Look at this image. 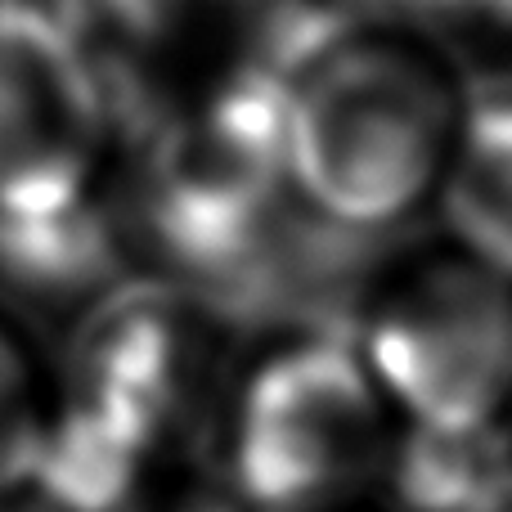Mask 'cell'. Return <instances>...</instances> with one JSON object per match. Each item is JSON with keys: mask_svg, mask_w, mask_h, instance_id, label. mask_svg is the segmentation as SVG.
Segmentation results:
<instances>
[{"mask_svg": "<svg viewBox=\"0 0 512 512\" xmlns=\"http://www.w3.org/2000/svg\"><path fill=\"white\" fill-rule=\"evenodd\" d=\"M391 405L360 351L292 342L256 364L234 409L239 495L265 512H324L378 472Z\"/></svg>", "mask_w": 512, "mask_h": 512, "instance_id": "obj_4", "label": "cell"}, {"mask_svg": "<svg viewBox=\"0 0 512 512\" xmlns=\"http://www.w3.org/2000/svg\"><path fill=\"white\" fill-rule=\"evenodd\" d=\"M54 405L45 396L36 355L0 319V499L36 477Z\"/></svg>", "mask_w": 512, "mask_h": 512, "instance_id": "obj_8", "label": "cell"}, {"mask_svg": "<svg viewBox=\"0 0 512 512\" xmlns=\"http://www.w3.org/2000/svg\"><path fill=\"white\" fill-rule=\"evenodd\" d=\"M117 512H243V504L212 486H153L131 495Z\"/></svg>", "mask_w": 512, "mask_h": 512, "instance_id": "obj_9", "label": "cell"}, {"mask_svg": "<svg viewBox=\"0 0 512 512\" xmlns=\"http://www.w3.org/2000/svg\"><path fill=\"white\" fill-rule=\"evenodd\" d=\"M468 86L405 32L315 41L283 77L288 194L337 230H387L436 203Z\"/></svg>", "mask_w": 512, "mask_h": 512, "instance_id": "obj_1", "label": "cell"}, {"mask_svg": "<svg viewBox=\"0 0 512 512\" xmlns=\"http://www.w3.org/2000/svg\"><path fill=\"white\" fill-rule=\"evenodd\" d=\"M117 113L77 23L0 0V221H41L104 194Z\"/></svg>", "mask_w": 512, "mask_h": 512, "instance_id": "obj_5", "label": "cell"}, {"mask_svg": "<svg viewBox=\"0 0 512 512\" xmlns=\"http://www.w3.org/2000/svg\"><path fill=\"white\" fill-rule=\"evenodd\" d=\"M122 216L108 189L90 203L41 221H0V279L32 297H81L117 261Z\"/></svg>", "mask_w": 512, "mask_h": 512, "instance_id": "obj_7", "label": "cell"}, {"mask_svg": "<svg viewBox=\"0 0 512 512\" xmlns=\"http://www.w3.org/2000/svg\"><path fill=\"white\" fill-rule=\"evenodd\" d=\"M41 5L59 9V14H81V9H86V5H95V0H41Z\"/></svg>", "mask_w": 512, "mask_h": 512, "instance_id": "obj_12", "label": "cell"}, {"mask_svg": "<svg viewBox=\"0 0 512 512\" xmlns=\"http://www.w3.org/2000/svg\"><path fill=\"white\" fill-rule=\"evenodd\" d=\"M364 5L391 18H441V14H468L472 0H364Z\"/></svg>", "mask_w": 512, "mask_h": 512, "instance_id": "obj_10", "label": "cell"}, {"mask_svg": "<svg viewBox=\"0 0 512 512\" xmlns=\"http://www.w3.org/2000/svg\"><path fill=\"white\" fill-rule=\"evenodd\" d=\"M360 360L423 436L486 432L512 409V283L459 248L400 265L364 310Z\"/></svg>", "mask_w": 512, "mask_h": 512, "instance_id": "obj_3", "label": "cell"}, {"mask_svg": "<svg viewBox=\"0 0 512 512\" xmlns=\"http://www.w3.org/2000/svg\"><path fill=\"white\" fill-rule=\"evenodd\" d=\"M436 207L450 230V248L512 283V77L468 86Z\"/></svg>", "mask_w": 512, "mask_h": 512, "instance_id": "obj_6", "label": "cell"}, {"mask_svg": "<svg viewBox=\"0 0 512 512\" xmlns=\"http://www.w3.org/2000/svg\"><path fill=\"white\" fill-rule=\"evenodd\" d=\"M279 194L283 77L239 63L144 126L131 225L171 270H230Z\"/></svg>", "mask_w": 512, "mask_h": 512, "instance_id": "obj_2", "label": "cell"}, {"mask_svg": "<svg viewBox=\"0 0 512 512\" xmlns=\"http://www.w3.org/2000/svg\"><path fill=\"white\" fill-rule=\"evenodd\" d=\"M0 512H59L50 504H18V499H0Z\"/></svg>", "mask_w": 512, "mask_h": 512, "instance_id": "obj_11", "label": "cell"}]
</instances>
